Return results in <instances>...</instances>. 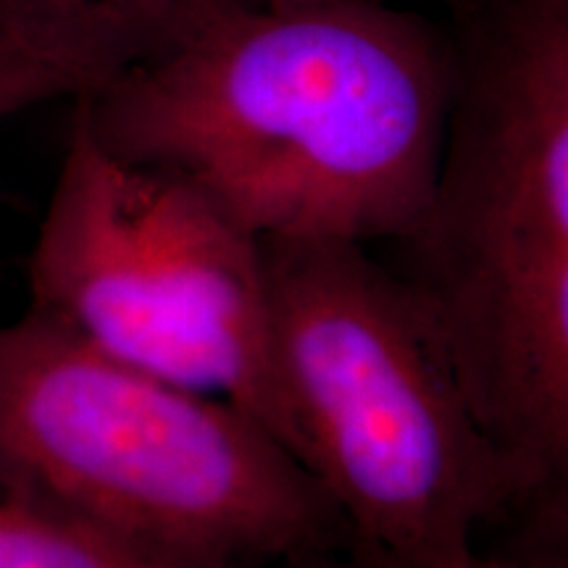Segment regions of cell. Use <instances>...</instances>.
I'll list each match as a JSON object with an SVG mask.
<instances>
[{
    "instance_id": "6da1fadb",
    "label": "cell",
    "mask_w": 568,
    "mask_h": 568,
    "mask_svg": "<svg viewBox=\"0 0 568 568\" xmlns=\"http://www.w3.org/2000/svg\"><path fill=\"white\" fill-rule=\"evenodd\" d=\"M453 42L366 0H251L74 101L105 153L258 240L400 243L429 203Z\"/></svg>"
},
{
    "instance_id": "7a4b0ae2",
    "label": "cell",
    "mask_w": 568,
    "mask_h": 568,
    "mask_svg": "<svg viewBox=\"0 0 568 568\" xmlns=\"http://www.w3.org/2000/svg\"><path fill=\"white\" fill-rule=\"evenodd\" d=\"M293 453L368 560L468 568L518 481L406 282L345 240H261Z\"/></svg>"
},
{
    "instance_id": "3957f363",
    "label": "cell",
    "mask_w": 568,
    "mask_h": 568,
    "mask_svg": "<svg viewBox=\"0 0 568 568\" xmlns=\"http://www.w3.org/2000/svg\"><path fill=\"white\" fill-rule=\"evenodd\" d=\"M400 276L521 500L568 468V71L495 51L458 74Z\"/></svg>"
},
{
    "instance_id": "277c9868",
    "label": "cell",
    "mask_w": 568,
    "mask_h": 568,
    "mask_svg": "<svg viewBox=\"0 0 568 568\" xmlns=\"http://www.w3.org/2000/svg\"><path fill=\"white\" fill-rule=\"evenodd\" d=\"M0 458L119 535L234 568L305 556L345 529L243 408L124 364L34 308L0 326Z\"/></svg>"
},
{
    "instance_id": "5b68a950",
    "label": "cell",
    "mask_w": 568,
    "mask_h": 568,
    "mask_svg": "<svg viewBox=\"0 0 568 568\" xmlns=\"http://www.w3.org/2000/svg\"><path fill=\"white\" fill-rule=\"evenodd\" d=\"M30 295V308L98 351L222 397L293 453L261 240L180 176L113 159L77 111Z\"/></svg>"
},
{
    "instance_id": "8992f818",
    "label": "cell",
    "mask_w": 568,
    "mask_h": 568,
    "mask_svg": "<svg viewBox=\"0 0 568 568\" xmlns=\"http://www.w3.org/2000/svg\"><path fill=\"white\" fill-rule=\"evenodd\" d=\"M251 0H0V32L74 71L88 95Z\"/></svg>"
},
{
    "instance_id": "52a82bcc",
    "label": "cell",
    "mask_w": 568,
    "mask_h": 568,
    "mask_svg": "<svg viewBox=\"0 0 568 568\" xmlns=\"http://www.w3.org/2000/svg\"><path fill=\"white\" fill-rule=\"evenodd\" d=\"M0 568H234L119 535L0 458Z\"/></svg>"
},
{
    "instance_id": "ba28073f",
    "label": "cell",
    "mask_w": 568,
    "mask_h": 568,
    "mask_svg": "<svg viewBox=\"0 0 568 568\" xmlns=\"http://www.w3.org/2000/svg\"><path fill=\"white\" fill-rule=\"evenodd\" d=\"M88 95L74 71L27 51L0 32V119L59 98Z\"/></svg>"
},
{
    "instance_id": "9c48e42d",
    "label": "cell",
    "mask_w": 568,
    "mask_h": 568,
    "mask_svg": "<svg viewBox=\"0 0 568 568\" xmlns=\"http://www.w3.org/2000/svg\"><path fill=\"white\" fill-rule=\"evenodd\" d=\"M366 3H387V6H393V0H366ZM435 3H443L450 11H456V13H466V11H474V9H479V6L489 3V0H435Z\"/></svg>"
},
{
    "instance_id": "30bf717a",
    "label": "cell",
    "mask_w": 568,
    "mask_h": 568,
    "mask_svg": "<svg viewBox=\"0 0 568 568\" xmlns=\"http://www.w3.org/2000/svg\"><path fill=\"white\" fill-rule=\"evenodd\" d=\"M468 568H542V566H529V564H514V560H495V558H474V564Z\"/></svg>"
},
{
    "instance_id": "8fae6325",
    "label": "cell",
    "mask_w": 568,
    "mask_h": 568,
    "mask_svg": "<svg viewBox=\"0 0 568 568\" xmlns=\"http://www.w3.org/2000/svg\"><path fill=\"white\" fill-rule=\"evenodd\" d=\"M364 568H385V566H379V564H374V560H366V564H364Z\"/></svg>"
}]
</instances>
